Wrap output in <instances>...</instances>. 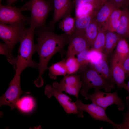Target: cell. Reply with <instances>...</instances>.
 I'll use <instances>...</instances> for the list:
<instances>
[{
  "label": "cell",
  "instance_id": "6da1fadb",
  "mask_svg": "<svg viewBox=\"0 0 129 129\" xmlns=\"http://www.w3.org/2000/svg\"><path fill=\"white\" fill-rule=\"evenodd\" d=\"M54 27L49 24L35 30L38 38L36 51L39 58L38 77L34 83L38 87L42 86L44 82L42 77L44 71L48 69V64L51 57L58 52H63L67 44L69 36L66 34H57L54 32Z\"/></svg>",
  "mask_w": 129,
  "mask_h": 129
},
{
  "label": "cell",
  "instance_id": "7a4b0ae2",
  "mask_svg": "<svg viewBox=\"0 0 129 129\" xmlns=\"http://www.w3.org/2000/svg\"><path fill=\"white\" fill-rule=\"evenodd\" d=\"M35 30L26 28L19 42L18 54L16 58V72L21 73L26 68L31 67L38 68V64L32 59L33 54L36 51L34 42Z\"/></svg>",
  "mask_w": 129,
  "mask_h": 129
},
{
  "label": "cell",
  "instance_id": "3957f363",
  "mask_svg": "<svg viewBox=\"0 0 129 129\" xmlns=\"http://www.w3.org/2000/svg\"><path fill=\"white\" fill-rule=\"evenodd\" d=\"M78 74L80 76L82 89L80 91L82 95L88 93L91 88H103L106 92L110 91L115 87L114 84L110 83L104 79L89 64L80 69Z\"/></svg>",
  "mask_w": 129,
  "mask_h": 129
},
{
  "label": "cell",
  "instance_id": "277c9868",
  "mask_svg": "<svg viewBox=\"0 0 129 129\" xmlns=\"http://www.w3.org/2000/svg\"><path fill=\"white\" fill-rule=\"evenodd\" d=\"M24 5L30 12L29 27L34 30L45 25L49 13L54 9L53 5L46 0H30Z\"/></svg>",
  "mask_w": 129,
  "mask_h": 129
},
{
  "label": "cell",
  "instance_id": "5b68a950",
  "mask_svg": "<svg viewBox=\"0 0 129 129\" xmlns=\"http://www.w3.org/2000/svg\"><path fill=\"white\" fill-rule=\"evenodd\" d=\"M94 92L91 94L88 93L82 95L86 100L89 99L92 103L103 108L105 110L108 107L112 104L116 105L118 109L122 111L125 108L124 103L118 96L117 91L112 93L103 92L97 88L94 89Z\"/></svg>",
  "mask_w": 129,
  "mask_h": 129
},
{
  "label": "cell",
  "instance_id": "8992f818",
  "mask_svg": "<svg viewBox=\"0 0 129 129\" xmlns=\"http://www.w3.org/2000/svg\"><path fill=\"white\" fill-rule=\"evenodd\" d=\"M26 11L23 5L20 8L0 5V23L10 25L29 24L30 17L22 12Z\"/></svg>",
  "mask_w": 129,
  "mask_h": 129
},
{
  "label": "cell",
  "instance_id": "52a82bcc",
  "mask_svg": "<svg viewBox=\"0 0 129 129\" xmlns=\"http://www.w3.org/2000/svg\"><path fill=\"white\" fill-rule=\"evenodd\" d=\"M25 24L10 25L0 23V38L11 53L26 28Z\"/></svg>",
  "mask_w": 129,
  "mask_h": 129
},
{
  "label": "cell",
  "instance_id": "ba28073f",
  "mask_svg": "<svg viewBox=\"0 0 129 129\" xmlns=\"http://www.w3.org/2000/svg\"><path fill=\"white\" fill-rule=\"evenodd\" d=\"M21 73L16 72L14 77L11 81L8 88L0 98V106L4 105L10 107L13 110L16 108V104L21 95L23 93H29L22 90L20 85Z\"/></svg>",
  "mask_w": 129,
  "mask_h": 129
},
{
  "label": "cell",
  "instance_id": "9c48e42d",
  "mask_svg": "<svg viewBox=\"0 0 129 129\" xmlns=\"http://www.w3.org/2000/svg\"><path fill=\"white\" fill-rule=\"evenodd\" d=\"M45 94L50 98L54 96L68 114L77 115L79 117H83V111L79 110L75 103L72 99L62 92L55 88L50 84L47 85L44 89Z\"/></svg>",
  "mask_w": 129,
  "mask_h": 129
},
{
  "label": "cell",
  "instance_id": "30bf717a",
  "mask_svg": "<svg viewBox=\"0 0 129 129\" xmlns=\"http://www.w3.org/2000/svg\"><path fill=\"white\" fill-rule=\"evenodd\" d=\"M52 86L60 91H64L74 96L78 99L79 92L82 88V82L80 76L75 74L65 76L59 83L55 82Z\"/></svg>",
  "mask_w": 129,
  "mask_h": 129
},
{
  "label": "cell",
  "instance_id": "8fae6325",
  "mask_svg": "<svg viewBox=\"0 0 129 129\" xmlns=\"http://www.w3.org/2000/svg\"><path fill=\"white\" fill-rule=\"evenodd\" d=\"M66 59L75 56L82 51L90 49L91 47L85 32L75 31L69 36Z\"/></svg>",
  "mask_w": 129,
  "mask_h": 129
},
{
  "label": "cell",
  "instance_id": "7c38bea8",
  "mask_svg": "<svg viewBox=\"0 0 129 129\" xmlns=\"http://www.w3.org/2000/svg\"><path fill=\"white\" fill-rule=\"evenodd\" d=\"M75 103L79 110L87 112L93 119L107 122L111 124L114 128L118 129L119 124H116L111 120L107 116L105 110L101 107L93 103L84 104L80 100H77Z\"/></svg>",
  "mask_w": 129,
  "mask_h": 129
},
{
  "label": "cell",
  "instance_id": "4fadbf2b",
  "mask_svg": "<svg viewBox=\"0 0 129 129\" xmlns=\"http://www.w3.org/2000/svg\"><path fill=\"white\" fill-rule=\"evenodd\" d=\"M53 17L49 23L52 26L60 19L70 16L73 5L71 0H53Z\"/></svg>",
  "mask_w": 129,
  "mask_h": 129
},
{
  "label": "cell",
  "instance_id": "5bb4252c",
  "mask_svg": "<svg viewBox=\"0 0 129 129\" xmlns=\"http://www.w3.org/2000/svg\"><path fill=\"white\" fill-rule=\"evenodd\" d=\"M110 68L115 84L119 88L126 90L127 84L125 81L126 75L121 64L112 60Z\"/></svg>",
  "mask_w": 129,
  "mask_h": 129
},
{
  "label": "cell",
  "instance_id": "9a60e30c",
  "mask_svg": "<svg viewBox=\"0 0 129 129\" xmlns=\"http://www.w3.org/2000/svg\"><path fill=\"white\" fill-rule=\"evenodd\" d=\"M105 55L96 62L89 64L105 79L111 84H115L113 78L111 71Z\"/></svg>",
  "mask_w": 129,
  "mask_h": 129
},
{
  "label": "cell",
  "instance_id": "2e32d148",
  "mask_svg": "<svg viewBox=\"0 0 129 129\" xmlns=\"http://www.w3.org/2000/svg\"><path fill=\"white\" fill-rule=\"evenodd\" d=\"M129 56V45L128 41L121 38L115 48L112 60L122 64Z\"/></svg>",
  "mask_w": 129,
  "mask_h": 129
},
{
  "label": "cell",
  "instance_id": "e0dca14e",
  "mask_svg": "<svg viewBox=\"0 0 129 129\" xmlns=\"http://www.w3.org/2000/svg\"><path fill=\"white\" fill-rule=\"evenodd\" d=\"M116 8L113 4L108 1L101 5L97 10L95 17L99 26L103 27L107 20Z\"/></svg>",
  "mask_w": 129,
  "mask_h": 129
},
{
  "label": "cell",
  "instance_id": "ac0fdd59",
  "mask_svg": "<svg viewBox=\"0 0 129 129\" xmlns=\"http://www.w3.org/2000/svg\"><path fill=\"white\" fill-rule=\"evenodd\" d=\"M121 38L129 40V10L128 6L123 8L119 24L115 32Z\"/></svg>",
  "mask_w": 129,
  "mask_h": 129
},
{
  "label": "cell",
  "instance_id": "d6986e66",
  "mask_svg": "<svg viewBox=\"0 0 129 129\" xmlns=\"http://www.w3.org/2000/svg\"><path fill=\"white\" fill-rule=\"evenodd\" d=\"M121 38L115 32L106 30L103 53L106 57L112 54Z\"/></svg>",
  "mask_w": 129,
  "mask_h": 129
},
{
  "label": "cell",
  "instance_id": "ffe728a7",
  "mask_svg": "<svg viewBox=\"0 0 129 129\" xmlns=\"http://www.w3.org/2000/svg\"><path fill=\"white\" fill-rule=\"evenodd\" d=\"M122 10L116 8L105 22L103 27L106 30L116 32L120 23Z\"/></svg>",
  "mask_w": 129,
  "mask_h": 129
},
{
  "label": "cell",
  "instance_id": "44dd1931",
  "mask_svg": "<svg viewBox=\"0 0 129 129\" xmlns=\"http://www.w3.org/2000/svg\"><path fill=\"white\" fill-rule=\"evenodd\" d=\"M98 9L86 15L75 18V31L85 32L86 27L95 17Z\"/></svg>",
  "mask_w": 129,
  "mask_h": 129
},
{
  "label": "cell",
  "instance_id": "7402d4cb",
  "mask_svg": "<svg viewBox=\"0 0 129 129\" xmlns=\"http://www.w3.org/2000/svg\"><path fill=\"white\" fill-rule=\"evenodd\" d=\"M49 76L51 79H54L58 76H65L67 74L65 60L61 61L53 64L48 68Z\"/></svg>",
  "mask_w": 129,
  "mask_h": 129
},
{
  "label": "cell",
  "instance_id": "603a6c76",
  "mask_svg": "<svg viewBox=\"0 0 129 129\" xmlns=\"http://www.w3.org/2000/svg\"><path fill=\"white\" fill-rule=\"evenodd\" d=\"M102 5L101 3H89L75 7V18L86 15L92 11L99 9Z\"/></svg>",
  "mask_w": 129,
  "mask_h": 129
},
{
  "label": "cell",
  "instance_id": "cb8c5ba5",
  "mask_svg": "<svg viewBox=\"0 0 129 129\" xmlns=\"http://www.w3.org/2000/svg\"><path fill=\"white\" fill-rule=\"evenodd\" d=\"M106 30L103 27L98 26V32L91 49L103 53L105 41Z\"/></svg>",
  "mask_w": 129,
  "mask_h": 129
},
{
  "label": "cell",
  "instance_id": "d4e9b609",
  "mask_svg": "<svg viewBox=\"0 0 129 129\" xmlns=\"http://www.w3.org/2000/svg\"><path fill=\"white\" fill-rule=\"evenodd\" d=\"M75 18L71 16L64 18L59 23V28L63 31L68 36L71 35L75 30Z\"/></svg>",
  "mask_w": 129,
  "mask_h": 129
},
{
  "label": "cell",
  "instance_id": "484cf974",
  "mask_svg": "<svg viewBox=\"0 0 129 129\" xmlns=\"http://www.w3.org/2000/svg\"><path fill=\"white\" fill-rule=\"evenodd\" d=\"M98 32V25L95 17L85 29V33L91 47Z\"/></svg>",
  "mask_w": 129,
  "mask_h": 129
},
{
  "label": "cell",
  "instance_id": "4316f807",
  "mask_svg": "<svg viewBox=\"0 0 129 129\" xmlns=\"http://www.w3.org/2000/svg\"><path fill=\"white\" fill-rule=\"evenodd\" d=\"M35 106V102L33 99L29 96H25L17 101L16 108L21 111L25 112L31 111Z\"/></svg>",
  "mask_w": 129,
  "mask_h": 129
},
{
  "label": "cell",
  "instance_id": "83f0119b",
  "mask_svg": "<svg viewBox=\"0 0 129 129\" xmlns=\"http://www.w3.org/2000/svg\"><path fill=\"white\" fill-rule=\"evenodd\" d=\"M66 59L65 63L67 74L71 75L77 73L79 69L80 65L77 58L72 56Z\"/></svg>",
  "mask_w": 129,
  "mask_h": 129
},
{
  "label": "cell",
  "instance_id": "f1b7e54d",
  "mask_svg": "<svg viewBox=\"0 0 129 129\" xmlns=\"http://www.w3.org/2000/svg\"><path fill=\"white\" fill-rule=\"evenodd\" d=\"M0 54L4 55L6 56L8 62L12 65L15 70L16 58H14L12 53L10 51L5 43H0Z\"/></svg>",
  "mask_w": 129,
  "mask_h": 129
},
{
  "label": "cell",
  "instance_id": "f546056e",
  "mask_svg": "<svg viewBox=\"0 0 129 129\" xmlns=\"http://www.w3.org/2000/svg\"><path fill=\"white\" fill-rule=\"evenodd\" d=\"M90 49L84 50L77 55V58L80 65L79 69L89 64L88 55Z\"/></svg>",
  "mask_w": 129,
  "mask_h": 129
},
{
  "label": "cell",
  "instance_id": "4dcf8cb0",
  "mask_svg": "<svg viewBox=\"0 0 129 129\" xmlns=\"http://www.w3.org/2000/svg\"><path fill=\"white\" fill-rule=\"evenodd\" d=\"M105 55L103 53L90 49L88 55L89 64H93L96 62Z\"/></svg>",
  "mask_w": 129,
  "mask_h": 129
},
{
  "label": "cell",
  "instance_id": "1f68e13d",
  "mask_svg": "<svg viewBox=\"0 0 129 129\" xmlns=\"http://www.w3.org/2000/svg\"><path fill=\"white\" fill-rule=\"evenodd\" d=\"M124 116L123 122L119 124L118 129H129V106Z\"/></svg>",
  "mask_w": 129,
  "mask_h": 129
},
{
  "label": "cell",
  "instance_id": "d6a6232c",
  "mask_svg": "<svg viewBox=\"0 0 129 129\" xmlns=\"http://www.w3.org/2000/svg\"><path fill=\"white\" fill-rule=\"evenodd\" d=\"M72 2L73 5L75 8L89 3H101L102 4L101 0H74Z\"/></svg>",
  "mask_w": 129,
  "mask_h": 129
},
{
  "label": "cell",
  "instance_id": "836d02e7",
  "mask_svg": "<svg viewBox=\"0 0 129 129\" xmlns=\"http://www.w3.org/2000/svg\"><path fill=\"white\" fill-rule=\"evenodd\" d=\"M121 64L125 72L126 76L129 77V56L124 60Z\"/></svg>",
  "mask_w": 129,
  "mask_h": 129
},
{
  "label": "cell",
  "instance_id": "e575fe53",
  "mask_svg": "<svg viewBox=\"0 0 129 129\" xmlns=\"http://www.w3.org/2000/svg\"><path fill=\"white\" fill-rule=\"evenodd\" d=\"M125 0H108L113 4L116 7L120 8L123 7L124 6Z\"/></svg>",
  "mask_w": 129,
  "mask_h": 129
},
{
  "label": "cell",
  "instance_id": "d590c367",
  "mask_svg": "<svg viewBox=\"0 0 129 129\" xmlns=\"http://www.w3.org/2000/svg\"><path fill=\"white\" fill-rule=\"evenodd\" d=\"M129 93V95L126 98V100L127 102V106H129V80L127 84V88L126 89Z\"/></svg>",
  "mask_w": 129,
  "mask_h": 129
},
{
  "label": "cell",
  "instance_id": "8d00e7d4",
  "mask_svg": "<svg viewBox=\"0 0 129 129\" xmlns=\"http://www.w3.org/2000/svg\"><path fill=\"white\" fill-rule=\"evenodd\" d=\"M18 0H6L7 5L8 6H11L12 4ZM22 1L23 0H21Z\"/></svg>",
  "mask_w": 129,
  "mask_h": 129
},
{
  "label": "cell",
  "instance_id": "74e56055",
  "mask_svg": "<svg viewBox=\"0 0 129 129\" xmlns=\"http://www.w3.org/2000/svg\"><path fill=\"white\" fill-rule=\"evenodd\" d=\"M129 2V0H125L124 7L125 6H128Z\"/></svg>",
  "mask_w": 129,
  "mask_h": 129
},
{
  "label": "cell",
  "instance_id": "f35d334b",
  "mask_svg": "<svg viewBox=\"0 0 129 129\" xmlns=\"http://www.w3.org/2000/svg\"><path fill=\"white\" fill-rule=\"evenodd\" d=\"M103 4L108 1V0H101Z\"/></svg>",
  "mask_w": 129,
  "mask_h": 129
},
{
  "label": "cell",
  "instance_id": "ab89813d",
  "mask_svg": "<svg viewBox=\"0 0 129 129\" xmlns=\"http://www.w3.org/2000/svg\"><path fill=\"white\" fill-rule=\"evenodd\" d=\"M2 0H0V5L1 4V1H2Z\"/></svg>",
  "mask_w": 129,
  "mask_h": 129
},
{
  "label": "cell",
  "instance_id": "60d3db41",
  "mask_svg": "<svg viewBox=\"0 0 129 129\" xmlns=\"http://www.w3.org/2000/svg\"></svg>",
  "mask_w": 129,
  "mask_h": 129
}]
</instances>
